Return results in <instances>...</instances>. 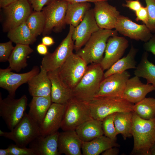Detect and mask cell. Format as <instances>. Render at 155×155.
Instances as JSON below:
<instances>
[{"label":"cell","mask_w":155,"mask_h":155,"mask_svg":"<svg viewBox=\"0 0 155 155\" xmlns=\"http://www.w3.org/2000/svg\"><path fill=\"white\" fill-rule=\"evenodd\" d=\"M130 76L129 73L125 71L104 78L94 97L107 96L122 98L127 82Z\"/></svg>","instance_id":"13"},{"label":"cell","mask_w":155,"mask_h":155,"mask_svg":"<svg viewBox=\"0 0 155 155\" xmlns=\"http://www.w3.org/2000/svg\"><path fill=\"white\" fill-rule=\"evenodd\" d=\"M137 51L138 49L132 45L127 55L118 60L107 70L104 73V78L113 74L123 72L128 69H135L136 62L135 57Z\"/></svg>","instance_id":"29"},{"label":"cell","mask_w":155,"mask_h":155,"mask_svg":"<svg viewBox=\"0 0 155 155\" xmlns=\"http://www.w3.org/2000/svg\"><path fill=\"white\" fill-rule=\"evenodd\" d=\"M115 113L112 114L106 117L102 121V126L104 135L116 141L117 134L114 123Z\"/></svg>","instance_id":"35"},{"label":"cell","mask_w":155,"mask_h":155,"mask_svg":"<svg viewBox=\"0 0 155 155\" xmlns=\"http://www.w3.org/2000/svg\"><path fill=\"white\" fill-rule=\"evenodd\" d=\"M148 19L145 24L151 32L155 33V0H145Z\"/></svg>","instance_id":"36"},{"label":"cell","mask_w":155,"mask_h":155,"mask_svg":"<svg viewBox=\"0 0 155 155\" xmlns=\"http://www.w3.org/2000/svg\"><path fill=\"white\" fill-rule=\"evenodd\" d=\"M144 48L146 52H150L155 55V35L144 44Z\"/></svg>","instance_id":"42"},{"label":"cell","mask_w":155,"mask_h":155,"mask_svg":"<svg viewBox=\"0 0 155 155\" xmlns=\"http://www.w3.org/2000/svg\"><path fill=\"white\" fill-rule=\"evenodd\" d=\"M100 29L95 20L93 9H90L73 31L72 38L75 41L74 50L76 52L82 48L92 35Z\"/></svg>","instance_id":"15"},{"label":"cell","mask_w":155,"mask_h":155,"mask_svg":"<svg viewBox=\"0 0 155 155\" xmlns=\"http://www.w3.org/2000/svg\"><path fill=\"white\" fill-rule=\"evenodd\" d=\"M75 131L81 140L88 142L104 135L102 121L93 119L83 123Z\"/></svg>","instance_id":"27"},{"label":"cell","mask_w":155,"mask_h":155,"mask_svg":"<svg viewBox=\"0 0 155 155\" xmlns=\"http://www.w3.org/2000/svg\"><path fill=\"white\" fill-rule=\"evenodd\" d=\"M8 148L10 155H36L34 151L29 147H22L15 144H11Z\"/></svg>","instance_id":"38"},{"label":"cell","mask_w":155,"mask_h":155,"mask_svg":"<svg viewBox=\"0 0 155 155\" xmlns=\"http://www.w3.org/2000/svg\"><path fill=\"white\" fill-rule=\"evenodd\" d=\"M74 27L69 25L66 36L52 53H48L42 59L40 67L47 72L59 69L72 54L74 50L72 35Z\"/></svg>","instance_id":"8"},{"label":"cell","mask_w":155,"mask_h":155,"mask_svg":"<svg viewBox=\"0 0 155 155\" xmlns=\"http://www.w3.org/2000/svg\"><path fill=\"white\" fill-rule=\"evenodd\" d=\"M48 75L51 83V96L52 102L65 104L74 97L73 90L61 78L59 69L48 72Z\"/></svg>","instance_id":"19"},{"label":"cell","mask_w":155,"mask_h":155,"mask_svg":"<svg viewBox=\"0 0 155 155\" xmlns=\"http://www.w3.org/2000/svg\"><path fill=\"white\" fill-rule=\"evenodd\" d=\"M91 7L89 2L68 3L65 19L66 24L76 27L83 20Z\"/></svg>","instance_id":"28"},{"label":"cell","mask_w":155,"mask_h":155,"mask_svg":"<svg viewBox=\"0 0 155 155\" xmlns=\"http://www.w3.org/2000/svg\"><path fill=\"white\" fill-rule=\"evenodd\" d=\"M12 42L9 40L0 43V62H6L7 61L14 48Z\"/></svg>","instance_id":"37"},{"label":"cell","mask_w":155,"mask_h":155,"mask_svg":"<svg viewBox=\"0 0 155 155\" xmlns=\"http://www.w3.org/2000/svg\"><path fill=\"white\" fill-rule=\"evenodd\" d=\"M28 0H19L3 8L5 20L4 31H8L26 22L32 13Z\"/></svg>","instance_id":"11"},{"label":"cell","mask_w":155,"mask_h":155,"mask_svg":"<svg viewBox=\"0 0 155 155\" xmlns=\"http://www.w3.org/2000/svg\"><path fill=\"white\" fill-rule=\"evenodd\" d=\"M52 103L51 96H34L29 103L28 113L39 125L44 118Z\"/></svg>","instance_id":"26"},{"label":"cell","mask_w":155,"mask_h":155,"mask_svg":"<svg viewBox=\"0 0 155 155\" xmlns=\"http://www.w3.org/2000/svg\"><path fill=\"white\" fill-rule=\"evenodd\" d=\"M83 102L88 108L93 118L101 121L113 113L133 112V103L122 97H94L89 101Z\"/></svg>","instance_id":"2"},{"label":"cell","mask_w":155,"mask_h":155,"mask_svg":"<svg viewBox=\"0 0 155 155\" xmlns=\"http://www.w3.org/2000/svg\"><path fill=\"white\" fill-rule=\"evenodd\" d=\"M133 112L140 118L146 120L155 118V98H145L133 106Z\"/></svg>","instance_id":"33"},{"label":"cell","mask_w":155,"mask_h":155,"mask_svg":"<svg viewBox=\"0 0 155 155\" xmlns=\"http://www.w3.org/2000/svg\"><path fill=\"white\" fill-rule=\"evenodd\" d=\"M0 155H10L8 147L6 149H0Z\"/></svg>","instance_id":"48"},{"label":"cell","mask_w":155,"mask_h":155,"mask_svg":"<svg viewBox=\"0 0 155 155\" xmlns=\"http://www.w3.org/2000/svg\"><path fill=\"white\" fill-rule=\"evenodd\" d=\"M34 51L29 45L17 44L9 59V67L18 72L28 65L27 57Z\"/></svg>","instance_id":"25"},{"label":"cell","mask_w":155,"mask_h":155,"mask_svg":"<svg viewBox=\"0 0 155 155\" xmlns=\"http://www.w3.org/2000/svg\"><path fill=\"white\" fill-rule=\"evenodd\" d=\"M148 54L144 52L140 61L134 71L135 75L146 79L148 84H151L155 87V65L148 59Z\"/></svg>","instance_id":"32"},{"label":"cell","mask_w":155,"mask_h":155,"mask_svg":"<svg viewBox=\"0 0 155 155\" xmlns=\"http://www.w3.org/2000/svg\"><path fill=\"white\" fill-rule=\"evenodd\" d=\"M40 69L27 83L29 92L32 97L51 96V83L48 72L41 67Z\"/></svg>","instance_id":"23"},{"label":"cell","mask_w":155,"mask_h":155,"mask_svg":"<svg viewBox=\"0 0 155 155\" xmlns=\"http://www.w3.org/2000/svg\"><path fill=\"white\" fill-rule=\"evenodd\" d=\"M116 30L100 28L94 33L84 45L76 53L88 65L100 64L103 58L107 40L111 37L117 35Z\"/></svg>","instance_id":"3"},{"label":"cell","mask_w":155,"mask_h":155,"mask_svg":"<svg viewBox=\"0 0 155 155\" xmlns=\"http://www.w3.org/2000/svg\"><path fill=\"white\" fill-rule=\"evenodd\" d=\"M93 119L87 106L73 97L65 104L61 128L63 131L75 130L84 123Z\"/></svg>","instance_id":"7"},{"label":"cell","mask_w":155,"mask_h":155,"mask_svg":"<svg viewBox=\"0 0 155 155\" xmlns=\"http://www.w3.org/2000/svg\"><path fill=\"white\" fill-rule=\"evenodd\" d=\"M69 3H77L84 2H92L95 3L102 1H108L110 0H62Z\"/></svg>","instance_id":"46"},{"label":"cell","mask_w":155,"mask_h":155,"mask_svg":"<svg viewBox=\"0 0 155 155\" xmlns=\"http://www.w3.org/2000/svg\"><path fill=\"white\" fill-rule=\"evenodd\" d=\"M36 50L38 54L45 55L49 53L47 46L42 43L38 44L36 47Z\"/></svg>","instance_id":"43"},{"label":"cell","mask_w":155,"mask_h":155,"mask_svg":"<svg viewBox=\"0 0 155 155\" xmlns=\"http://www.w3.org/2000/svg\"><path fill=\"white\" fill-rule=\"evenodd\" d=\"M45 18L42 11L32 13L26 23L32 34L36 37L42 33L45 24Z\"/></svg>","instance_id":"34"},{"label":"cell","mask_w":155,"mask_h":155,"mask_svg":"<svg viewBox=\"0 0 155 155\" xmlns=\"http://www.w3.org/2000/svg\"><path fill=\"white\" fill-rule=\"evenodd\" d=\"M150 155H155V142L150 148Z\"/></svg>","instance_id":"49"},{"label":"cell","mask_w":155,"mask_h":155,"mask_svg":"<svg viewBox=\"0 0 155 155\" xmlns=\"http://www.w3.org/2000/svg\"><path fill=\"white\" fill-rule=\"evenodd\" d=\"M119 146L116 141L103 135L89 142H82V150L84 155H98L109 148Z\"/></svg>","instance_id":"24"},{"label":"cell","mask_w":155,"mask_h":155,"mask_svg":"<svg viewBox=\"0 0 155 155\" xmlns=\"http://www.w3.org/2000/svg\"><path fill=\"white\" fill-rule=\"evenodd\" d=\"M125 3L122 6L126 7L135 12L139 10L142 6L139 0H126Z\"/></svg>","instance_id":"41"},{"label":"cell","mask_w":155,"mask_h":155,"mask_svg":"<svg viewBox=\"0 0 155 155\" xmlns=\"http://www.w3.org/2000/svg\"><path fill=\"white\" fill-rule=\"evenodd\" d=\"M35 11H42L45 5H47L55 0H29Z\"/></svg>","instance_id":"40"},{"label":"cell","mask_w":155,"mask_h":155,"mask_svg":"<svg viewBox=\"0 0 155 155\" xmlns=\"http://www.w3.org/2000/svg\"><path fill=\"white\" fill-rule=\"evenodd\" d=\"M82 142L75 130L59 132L58 138V150L61 155H82Z\"/></svg>","instance_id":"21"},{"label":"cell","mask_w":155,"mask_h":155,"mask_svg":"<svg viewBox=\"0 0 155 155\" xmlns=\"http://www.w3.org/2000/svg\"><path fill=\"white\" fill-rule=\"evenodd\" d=\"M42 43L47 46H50L53 44L55 42L52 37L45 36L42 39Z\"/></svg>","instance_id":"45"},{"label":"cell","mask_w":155,"mask_h":155,"mask_svg":"<svg viewBox=\"0 0 155 155\" xmlns=\"http://www.w3.org/2000/svg\"><path fill=\"white\" fill-rule=\"evenodd\" d=\"M94 4L93 9L94 16L100 28L108 30L115 28L120 15L116 7L109 4L107 1H100Z\"/></svg>","instance_id":"17"},{"label":"cell","mask_w":155,"mask_h":155,"mask_svg":"<svg viewBox=\"0 0 155 155\" xmlns=\"http://www.w3.org/2000/svg\"><path fill=\"white\" fill-rule=\"evenodd\" d=\"M65 104L52 102L44 118L39 125L41 135L54 133L61 128Z\"/></svg>","instance_id":"18"},{"label":"cell","mask_w":155,"mask_h":155,"mask_svg":"<svg viewBox=\"0 0 155 155\" xmlns=\"http://www.w3.org/2000/svg\"><path fill=\"white\" fill-rule=\"evenodd\" d=\"M117 147L109 148L101 153L102 155H117L119 150Z\"/></svg>","instance_id":"44"},{"label":"cell","mask_w":155,"mask_h":155,"mask_svg":"<svg viewBox=\"0 0 155 155\" xmlns=\"http://www.w3.org/2000/svg\"><path fill=\"white\" fill-rule=\"evenodd\" d=\"M133 112H119L116 113L114 123L117 134H121L123 139L132 136L131 127Z\"/></svg>","instance_id":"31"},{"label":"cell","mask_w":155,"mask_h":155,"mask_svg":"<svg viewBox=\"0 0 155 155\" xmlns=\"http://www.w3.org/2000/svg\"><path fill=\"white\" fill-rule=\"evenodd\" d=\"M7 36L16 44L30 45L33 44L36 40V37L32 34L26 22L9 31Z\"/></svg>","instance_id":"30"},{"label":"cell","mask_w":155,"mask_h":155,"mask_svg":"<svg viewBox=\"0 0 155 155\" xmlns=\"http://www.w3.org/2000/svg\"><path fill=\"white\" fill-rule=\"evenodd\" d=\"M104 71L99 64L88 66L84 74L73 90L74 97L83 102L92 100L104 78Z\"/></svg>","instance_id":"4"},{"label":"cell","mask_w":155,"mask_h":155,"mask_svg":"<svg viewBox=\"0 0 155 155\" xmlns=\"http://www.w3.org/2000/svg\"><path fill=\"white\" fill-rule=\"evenodd\" d=\"M88 67V64L81 57L73 53L59 68V71L64 82L73 90L84 74Z\"/></svg>","instance_id":"10"},{"label":"cell","mask_w":155,"mask_h":155,"mask_svg":"<svg viewBox=\"0 0 155 155\" xmlns=\"http://www.w3.org/2000/svg\"><path fill=\"white\" fill-rule=\"evenodd\" d=\"M38 66H34L31 70L25 73H16L12 71L9 67L0 69V87L7 90L9 95L15 98L16 92L21 85L28 83L40 71Z\"/></svg>","instance_id":"12"},{"label":"cell","mask_w":155,"mask_h":155,"mask_svg":"<svg viewBox=\"0 0 155 155\" xmlns=\"http://www.w3.org/2000/svg\"><path fill=\"white\" fill-rule=\"evenodd\" d=\"M68 2L62 0H55L43 7L42 11L45 18L43 36L50 34L52 30L61 32L66 24L65 21Z\"/></svg>","instance_id":"9"},{"label":"cell","mask_w":155,"mask_h":155,"mask_svg":"<svg viewBox=\"0 0 155 155\" xmlns=\"http://www.w3.org/2000/svg\"><path fill=\"white\" fill-rule=\"evenodd\" d=\"M28 105V98L23 95L15 99L9 95L3 99L0 93V116L8 129H13L23 117Z\"/></svg>","instance_id":"6"},{"label":"cell","mask_w":155,"mask_h":155,"mask_svg":"<svg viewBox=\"0 0 155 155\" xmlns=\"http://www.w3.org/2000/svg\"><path fill=\"white\" fill-rule=\"evenodd\" d=\"M18 0H0V7L3 8Z\"/></svg>","instance_id":"47"},{"label":"cell","mask_w":155,"mask_h":155,"mask_svg":"<svg viewBox=\"0 0 155 155\" xmlns=\"http://www.w3.org/2000/svg\"><path fill=\"white\" fill-rule=\"evenodd\" d=\"M57 131L46 136L41 135L29 144V147L34 151L36 155H59L58 150Z\"/></svg>","instance_id":"22"},{"label":"cell","mask_w":155,"mask_h":155,"mask_svg":"<svg viewBox=\"0 0 155 155\" xmlns=\"http://www.w3.org/2000/svg\"><path fill=\"white\" fill-rule=\"evenodd\" d=\"M155 90V87L151 84L142 83L136 76L127 81L122 98L129 102L136 104L145 98L149 93Z\"/></svg>","instance_id":"20"},{"label":"cell","mask_w":155,"mask_h":155,"mask_svg":"<svg viewBox=\"0 0 155 155\" xmlns=\"http://www.w3.org/2000/svg\"><path fill=\"white\" fill-rule=\"evenodd\" d=\"M137 21H141L146 24L148 19V14L146 7L142 6L139 10L135 12Z\"/></svg>","instance_id":"39"},{"label":"cell","mask_w":155,"mask_h":155,"mask_svg":"<svg viewBox=\"0 0 155 155\" xmlns=\"http://www.w3.org/2000/svg\"><path fill=\"white\" fill-rule=\"evenodd\" d=\"M115 29L118 33L125 36L144 42L148 41L153 35L145 24H137L128 17L121 15Z\"/></svg>","instance_id":"14"},{"label":"cell","mask_w":155,"mask_h":155,"mask_svg":"<svg viewBox=\"0 0 155 155\" xmlns=\"http://www.w3.org/2000/svg\"><path fill=\"white\" fill-rule=\"evenodd\" d=\"M129 46V41L125 38L117 35L108 39L105 55L100 64L104 71L109 69L121 58Z\"/></svg>","instance_id":"16"},{"label":"cell","mask_w":155,"mask_h":155,"mask_svg":"<svg viewBox=\"0 0 155 155\" xmlns=\"http://www.w3.org/2000/svg\"><path fill=\"white\" fill-rule=\"evenodd\" d=\"M131 132L134 146L131 154L150 155L155 142V118L144 119L133 112Z\"/></svg>","instance_id":"1"},{"label":"cell","mask_w":155,"mask_h":155,"mask_svg":"<svg viewBox=\"0 0 155 155\" xmlns=\"http://www.w3.org/2000/svg\"><path fill=\"white\" fill-rule=\"evenodd\" d=\"M39 125L25 113L20 122L9 132L0 130V136L13 141L16 145L26 146L40 135Z\"/></svg>","instance_id":"5"}]
</instances>
